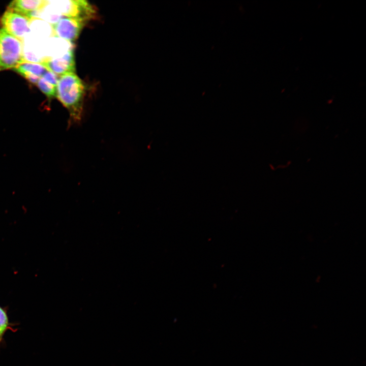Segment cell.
<instances>
[{
  "label": "cell",
  "instance_id": "obj_3",
  "mask_svg": "<svg viewBox=\"0 0 366 366\" xmlns=\"http://www.w3.org/2000/svg\"><path fill=\"white\" fill-rule=\"evenodd\" d=\"M51 10L61 17L82 19L87 21L94 19L97 12L94 6L84 0L49 1Z\"/></svg>",
  "mask_w": 366,
  "mask_h": 366
},
{
  "label": "cell",
  "instance_id": "obj_7",
  "mask_svg": "<svg viewBox=\"0 0 366 366\" xmlns=\"http://www.w3.org/2000/svg\"><path fill=\"white\" fill-rule=\"evenodd\" d=\"M48 4V1L15 0L8 6L7 10L31 19Z\"/></svg>",
  "mask_w": 366,
  "mask_h": 366
},
{
  "label": "cell",
  "instance_id": "obj_4",
  "mask_svg": "<svg viewBox=\"0 0 366 366\" xmlns=\"http://www.w3.org/2000/svg\"><path fill=\"white\" fill-rule=\"evenodd\" d=\"M30 19L7 10L0 19L3 29L22 41L29 32Z\"/></svg>",
  "mask_w": 366,
  "mask_h": 366
},
{
  "label": "cell",
  "instance_id": "obj_11",
  "mask_svg": "<svg viewBox=\"0 0 366 366\" xmlns=\"http://www.w3.org/2000/svg\"><path fill=\"white\" fill-rule=\"evenodd\" d=\"M42 77L46 81L56 86L58 79L56 75L53 72L47 70Z\"/></svg>",
  "mask_w": 366,
  "mask_h": 366
},
{
  "label": "cell",
  "instance_id": "obj_1",
  "mask_svg": "<svg viewBox=\"0 0 366 366\" xmlns=\"http://www.w3.org/2000/svg\"><path fill=\"white\" fill-rule=\"evenodd\" d=\"M84 94L83 82L75 72L60 76L56 85L55 97L68 111L70 122L81 121Z\"/></svg>",
  "mask_w": 366,
  "mask_h": 366
},
{
  "label": "cell",
  "instance_id": "obj_10",
  "mask_svg": "<svg viewBox=\"0 0 366 366\" xmlns=\"http://www.w3.org/2000/svg\"><path fill=\"white\" fill-rule=\"evenodd\" d=\"M37 84L48 99H51L56 97V86L46 81L42 77L40 78Z\"/></svg>",
  "mask_w": 366,
  "mask_h": 366
},
{
  "label": "cell",
  "instance_id": "obj_5",
  "mask_svg": "<svg viewBox=\"0 0 366 366\" xmlns=\"http://www.w3.org/2000/svg\"><path fill=\"white\" fill-rule=\"evenodd\" d=\"M87 22L82 19L64 17L52 24L53 33L56 37L72 44L77 39Z\"/></svg>",
  "mask_w": 366,
  "mask_h": 366
},
{
  "label": "cell",
  "instance_id": "obj_8",
  "mask_svg": "<svg viewBox=\"0 0 366 366\" xmlns=\"http://www.w3.org/2000/svg\"><path fill=\"white\" fill-rule=\"evenodd\" d=\"M28 81L37 84L40 78L47 70L41 63L24 62L13 69Z\"/></svg>",
  "mask_w": 366,
  "mask_h": 366
},
{
  "label": "cell",
  "instance_id": "obj_6",
  "mask_svg": "<svg viewBox=\"0 0 366 366\" xmlns=\"http://www.w3.org/2000/svg\"><path fill=\"white\" fill-rule=\"evenodd\" d=\"M46 69L55 74L64 75L75 71V60L73 48H71L63 56L47 58L41 63Z\"/></svg>",
  "mask_w": 366,
  "mask_h": 366
},
{
  "label": "cell",
  "instance_id": "obj_9",
  "mask_svg": "<svg viewBox=\"0 0 366 366\" xmlns=\"http://www.w3.org/2000/svg\"><path fill=\"white\" fill-rule=\"evenodd\" d=\"M13 324L9 322L7 310L0 306V346L3 342L4 336L8 330L15 331Z\"/></svg>",
  "mask_w": 366,
  "mask_h": 366
},
{
  "label": "cell",
  "instance_id": "obj_2",
  "mask_svg": "<svg viewBox=\"0 0 366 366\" xmlns=\"http://www.w3.org/2000/svg\"><path fill=\"white\" fill-rule=\"evenodd\" d=\"M25 62L22 41L0 29V72Z\"/></svg>",
  "mask_w": 366,
  "mask_h": 366
}]
</instances>
